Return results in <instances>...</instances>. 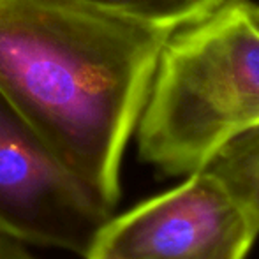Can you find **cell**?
Segmentation results:
<instances>
[{"label": "cell", "instance_id": "obj_1", "mask_svg": "<svg viewBox=\"0 0 259 259\" xmlns=\"http://www.w3.org/2000/svg\"><path fill=\"white\" fill-rule=\"evenodd\" d=\"M171 34L87 0H0V92L113 208Z\"/></svg>", "mask_w": 259, "mask_h": 259}, {"label": "cell", "instance_id": "obj_2", "mask_svg": "<svg viewBox=\"0 0 259 259\" xmlns=\"http://www.w3.org/2000/svg\"><path fill=\"white\" fill-rule=\"evenodd\" d=\"M259 125V9L228 0L164 45L136 127L138 155L166 177L203 169Z\"/></svg>", "mask_w": 259, "mask_h": 259}, {"label": "cell", "instance_id": "obj_3", "mask_svg": "<svg viewBox=\"0 0 259 259\" xmlns=\"http://www.w3.org/2000/svg\"><path fill=\"white\" fill-rule=\"evenodd\" d=\"M113 215L0 92V235L83 257Z\"/></svg>", "mask_w": 259, "mask_h": 259}, {"label": "cell", "instance_id": "obj_4", "mask_svg": "<svg viewBox=\"0 0 259 259\" xmlns=\"http://www.w3.org/2000/svg\"><path fill=\"white\" fill-rule=\"evenodd\" d=\"M259 224L206 167L113 215L96 243L133 259H247Z\"/></svg>", "mask_w": 259, "mask_h": 259}, {"label": "cell", "instance_id": "obj_5", "mask_svg": "<svg viewBox=\"0 0 259 259\" xmlns=\"http://www.w3.org/2000/svg\"><path fill=\"white\" fill-rule=\"evenodd\" d=\"M205 167L259 224V125L229 140Z\"/></svg>", "mask_w": 259, "mask_h": 259}, {"label": "cell", "instance_id": "obj_6", "mask_svg": "<svg viewBox=\"0 0 259 259\" xmlns=\"http://www.w3.org/2000/svg\"><path fill=\"white\" fill-rule=\"evenodd\" d=\"M122 16L177 32L205 20L228 0H87Z\"/></svg>", "mask_w": 259, "mask_h": 259}, {"label": "cell", "instance_id": "obj_7", "mask_svg": "<svg viewBox=\"0 0 259 259\" xmlns=\"http://www.w3.org/2000/svg\"><path fill=\"white\" fill-rule=\"evenodd\" d=\"M0 259H39L30 252L28 245L0 235Z\"/></svg>", "mask_w": 259, "mask_h": 259}, {"label": "cell", "instance_id": "obj_8", "mask_svg": "<svg viewBox=\"0 0 259 259\" xmlns=\"http://www.w3.org/2000/svg\"><path fill=\"white\" fill-rule=\"evenodd\" d=\"M81 259H133V257L122 256V254L115 252V250L109 249V247H104V245H101V243H96V245H94Z\"/></svg>", "mask_w": 259, "mask_h": 259}, {"label": "cell", "instance_id": "obj_9", "mask_svg": "<svg viewBox=\"0 0 259 259\" xmlns=\"http://www.w3.org/2000/svg\"><path fill=\"white\" fill-rule=\"evenodd\" d=\"M257 9H259V6H257Z\"/></svg>", "mask_w": 259, "mask_h": 259}]
</instances>
